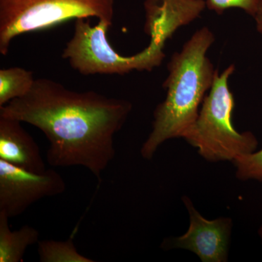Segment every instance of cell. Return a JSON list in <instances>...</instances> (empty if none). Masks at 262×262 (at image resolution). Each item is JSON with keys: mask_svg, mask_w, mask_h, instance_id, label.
<instances>
[{"mask_svg": "<svg viewBox=\"0 0 262 262\" xmlns=\"http://www.w3.org/2000/svg\"><path fill=\"white\" fill-rule=\"evenodd\" d=\"M22 123L0 117V159L29 171L42 173L47 168L40 149Z\"/></svg>", "mask_w": 262, "mask_h": 262, "instance_id": "obj_8", "label": "cell"}, {"mask_svg": "<svg viewBox=\"0 0 262 262\" xmlns=\"http://www.w3.org/2000/svg\"><path fill=\"white\" fill-rule=\"evenodd\" d=\"M74 236V234H73ZM72 236L65 241L45 239L39 241L38 255L41 262H94L77 251L74 237Z\"/></svg>", "mask_w": 262, "mask_h": 262, "instance_id": "obj_11", "label": "cell"}, {"mask_svg": "<svg viewBox=\"0 0 262 262\" xmlns=\"http://www.w3.org/2000/svg\"><path fill=\"white\" fill-rule=\"evenodd\" d=\"M260 0H206V8L217 15H222L226 10L238 8L251 17L254 16Z\"/></svg>", "mask_w": 262, "mask_h": 262, "instance_id": "obj_13", "label": "cell"}, {"mask_svg": "<svg viewBox=\"0 0 262 262\" xmlns=\"http://www.w3.org/2000/svg\"><path fill=\"white\" fill-rule=\"evenodd\" d=\"M9 220L0 213V262H20L29 246L39 241V231L29 225L12 230Z\"/></svg>", "mask_w": 262, "mask_h": 262, "instance_id": "obj_9", "label": "cell"}, {"mask_svg": "<svg viewBox=\"0 0 262 262\" xmlns=\"http://www.w3.org/2000/svg\"><path fill=\"white\" fill-rule=\"evenodd\" d=\"M87 19H76L73 36L62 53V58L68 60L74 70L83 75H124L134 71L154 70L149 53L143 50L132 56L120 54L106 37L111 25L98 20L92 27Z\"/></svg>", "mask_w": 262, "mask_h": 262, "instance_id": "obj_5", "label": "cell"}, {"mask_svg": "<svg viewBox=\"0 0 262 262\" xmlns=\"http://www.w3.org/2000/svg\"><path fill=\"white\" fill-rule=\"evenodd\" d=\"M234 71L235 67L231 64L222 73L217 72L198 119L182 137L207 161L233 162L257 148V139L253 133H239L232 124L234 98L228 82Z\"/></svg>", "mask_w": 262, "mask_h": 262, "instance_id": "obj_3", "label": "cell"}, {"mask_svg": "<svg viewBox=\"0 0 262 262\" xmlns=\"http://www.w3.org/2000/svg\"><path fill=\"white\" fill-rule=\"evenodd\" d=\"M253 18L256 24V30L262 35V0H260L257 10Z\"/></svg>", "mask_w": 262, "mask_h": 262, "instance_id": "obj_14", "label": "cell"}, {"mask_svg": "<svg viewBox=\"0 0 262 262\" xmlns=\"http://www.w3.org/2000/svg\"><path fill=\"white\" fill-rule=\"evenodd\" d=\"M233 163L237 179L262 182V149L239 156L234 160Z\"/></svg>", "mask_w": 262, "mask_h": 262, "instance_id": "obj_12", "label": "cell"}, {"mask_svg": "<svg viewBox=\"0 0 262 262\" xmlns=\"http://www.w3.org/2000/svg\"><path fill=\"white\" fill-rule=\"evenodd\" d=\"M64 179L53 169L34 173L0 159V213L18 216L43 198L61 194Z\"/></svg>", "mask_w": 262, "mask_h": 262, "instance_id": "obj_6", "label": "cell"}, {"mask_svg": "<svg viewBox=\"0 0 262 262\" xmlns=\"http://www.w3.org/2000/svg\"><path fill=\"white\" fill-rule=\"evenodd\" d=\"M35 80L32 72L20 67L0 70V106L28 94Z\"/></svg>", "mask_w": 262, "mask_h": 262, "instance_id": "obj_10", "label": "cell"}, {"mask_svg": "<svg viewBox=\"0 0 262 262\" xmlns=\"http://www.w3.org/2000/svg\"><path fill=\"white\" fill-rule=\"evenodd\" d=\"M214 42L213 32L203 27L172 55L163 84L166 96L155 108L152 130L141 149L143 158L152 159L165 141L182 138L195 122L218 72L207 56Z\"/></svg>", "mask_w": 262, "mask_h": 262, "instance_id": "obj_2", "label": "cell"}, {"mask_svg": "<svg viewBox=\"0 0 262 262\" xmlns=\"http://www.w3.org/2000/svg\"><path fill=\"white\" fill-rule=\"evenodd\" d=\"M132 103L95 91L77 92L47 78L36 79L23 97L0 106V117L37 127L48 141L52 167L80 166L101 182L115 158V136L125 125Z\"/></svg>", "mask_w": 262, "mask_h": 262, "instance_id": "obj_1", "label": "cell"}, {"mask_svg": "<svg viewBox=\"0 0 262 262\" xmlns=\"http://www.w3.org/2000/svg\"><path fill=\"white\" fill-rule=\"evenodd\" d=\"M115 0H0V53L13 39L72 19L97 18L113 25Z\"/></svg>", "mask_w": 262, "mask_h": 262, "instance_id": "obj_4", "label": "cell"}, {"mask_svg": "<svg viewBox=\"0 0 262 262\" xmlns=\"http://www.w3.org/2000/svg\"><path fill=\"white\" fill-rule=\"evenodd\" d=\"M182 201L189 215V228L180 237L165 239L162 248L188 250L195 253L203 262L227 261L232 220L225 217L206 220L196 211L187 196H183Z\"/></svg>", "mask_w": 262, "mask_h": 262, "instance_id": "obj_7", "label": "cell"}, {"mask_svg": "<svg viewBox=\"0 0 262 262\" xmlns=\"http://www.w3.org/2000/svg\"><path fill=\"white\" fill-rule=\"evenodd\" d=\"M258 234H259L260 238H261L262 241V225L260 227L259 229H258Z\"/></svg>", "mask_w": 262, "mask_h": 262, "instance_id": "obj_15", "label": "cell"}]
</instances>
